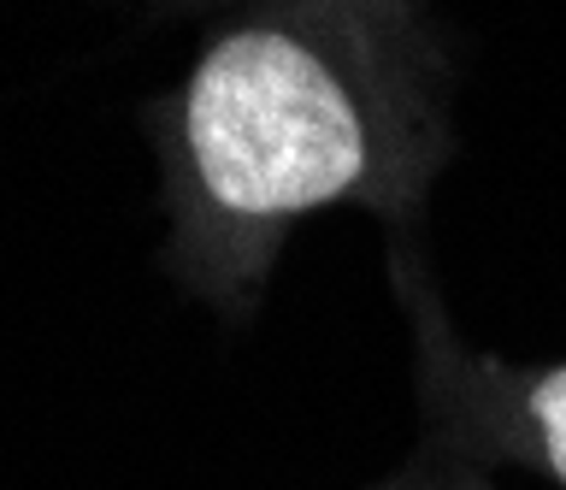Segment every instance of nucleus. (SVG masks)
I'll return each instance as SVG.
<instances>
[{"label": "nucleus", "instance_id": "2", "mask_svg": "<svg viewBox=\"0 0 566 490\" xmlns=\"http://www.w3.org/2000/svg\"><path fill=\"white\" fill-rule=\"evenodd\" d=\"M389 272L413 325L419 408L449 467H525L566 490V361H507L449 325L413 231H389Z\"/></svg>", "mask_w": 566, "mask_h": 490}, {"label": "nucleus", "instance_id": "4", "mask_svg": "<svg viewBox=\"0 0 566 490\" xmlns=\"http://www.w3.org/2000/svg\"><path fill=\"white\" fill-rule=\"evenodd\" d=\"M442 490H495L484 472H467V467H449V479H442Z\"/></svg>", "mask_w": 566, "mask_h": 490}, {"label": "nucleus", "instance_id": "1", "mask_svg": "<svg viewBox=\"0 0 566 490\" xmlns=\"http://www.w3.org/2000/svg\"><path fill=\"white\" fill-rule=\"evenodd\" d=\"M177 272L248 307L325 207L413 231L454 154V60L424 0H265L154 113Z\"/></svg>", "mask_w": 566, "mask_h": 490}, {"label": "nucleus", "instance_id": "3", "mask_svg": "<svg viewBox=\"0 0 566 490\" xmlns=\"http://www.w3.org/2000/svg\"><path fill=\"white\" fill-rule=\"evenodd\" d=\"M442 479H449V461H442V455L424 444L401 472H389V479H384V484H371V490H442Z\"/></svg>", "mask_w": 566, "mask_h": 490}, {"label": "nucleus", "instance_id": "5", "mask_svg": "<svg viewBox=\"0 0 566 490\" xmlns=\"http://www.w3.org/2000/svg\"><path fill=\"white\" fill-rule=\"evenodd\" d=\"M242 7H265V0H242Z\"/></svg>", "mask_w": 566, "mask_h": 490}]
</instances>
